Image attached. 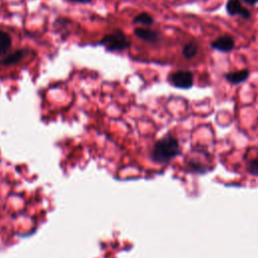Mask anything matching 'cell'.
<instances>
[{"instance_id":"obj_1","label":"cell","mask_w":258,"mask_h":258,"mask_svg":"<svg viewBox=\"0 0 258 258\" xmlns=\"http://www.w3.org/2000/svg\"><path fill=\"white\" fill-rule=\"evenodd\" d=\"M180 153L181 147L178 139L168 133L154 143L150 156L154 162L164 164L171 161Z\"/></svg>"},{"instance_id":"obj_2","label":"cell","mask_w":258,"mask_h":258,"mask_svg":"<svg viewBox=\"0 0 258 258\" xmlns=\"http://www.w3.org/2000/svg\"><path fill=\"white\" fill-rule=\"evenodd\" d=\"M100 43L110 51H122L130 46L127 35L121 30H116L106 35L101 39Z\"/></svg>"},{"instance_id":"obj_3","label":"cell","mask_w":258,"mask_h":258,"mask_svg":"<svg viewBox=\"0 0 258 258\" xmlns=\"http://www.w3.org/2000/svg\"><path fill=\"white\" fill-rule=\"evenodd\" d=\"M168 81L177 89L187 90L194 86V74L190 71L185 70L176 71L168 77Z\"/></svg>"},{"instance_id":"obj_4","label":"cell","mask_w":258,"mask_h":258,"mask_svg":"<svg viewBox=\"0 0 258 258\" xmlns=\"http://www.w3.org/2000/svg\"><path fill=\"white\" fill-rule=\"evenodd\" d=\"M226 11L229 15H239L244 19H250L251 12L245 8L240 0H228L226 4Z\"/></svg>"},{"instance_id":"obj_5","label":"cell","mask_w":258,"mask_h":258,"mask_svg":"<svg viewBox=\"0 0 258 258\" xmlns=\"http://www.w3.org/2000/svg\"><path fill=\"white\" fill-rule=\"evenodd\" d=\"M211 47L222 52H229L234 49L235 47V40L231 35L225 34L218 38H216L214 41L210 43Z\"/></svg>"},{"instance_id":"obj_6","label":"cell","mask_w":258,"mask_h":258,"mask_svg":"<svg viewBox=\"0 0 258 258\" xmlns=\"http://www.w3.org/2000/svg\"><path fill=\"white\" fill-rule=\"evenodd\" d=\"M134 34L147 41V42H157L159 40V37H160V34L157 32V31H154V30H151V29H148V28H142V27H137L134 29Z\"/></svg>"},{"instance_id":"obj_7","label":"cell","mask_w":258,"mask_h":258,"mask_svg":"<svg viewBox=\"0 0 258 258\" xmlns=\"http://www.w3.org/2000/svg\"><path fill=\"white\" fill-rule=\"evenodd\" d=\"M250 75L249 70L244 69V70H239V71H235V72H230L228 74L225 75V79L233 85H239L244 83L248 77Z\"/></svg>"},{"instance_id":"obj_8","label":"cell","mask_w":258,"mask_h":258,"mask_svg":"<svg viewBox=\"0 0 258 258\" xmlns=\"http://www.w3.org/2000/svg\"><path fill=\"white\" fill-rule=\"evenodd\" d=\"M27 50L26 49H19L16 50L15 52L7 55L6 57H4L3 59L0 60V64H5V66H9V64H13L16 63L18 61H20L22 58H24L27 54Z\"/></svg>"},{"instance_id":"obj_9","label":"cell","mask_w":258,"mask_h":258,"mask_svg":"<svg viewBox=\"0 0 258 258\" xmlns=\"http://www.w3.org/2000/svg\"><path fill=\"white\" fill-rule=\"evenodd\" d=\"M199 51V45L196 41H190L188 43H186L183 48H182V55L186 58V59H191L194 58Z\"/></svg>"},{"instance_id":"obj_10","label":"cell","mask_w":258,"mask_h":258,"mask_svg":"<svg viewBox=\"0 0 258 258\" xmlns=\"http://www.w3.org/2000/svg\"><path fill=\"white\" fill-rule=\"evenodd\" d=\"M11 43L10 35L5 31L0 30V54H5L9 50Z\"/></svg>"},{"instance_id":"obj_11","label":"cell","mask_w":258,"mask_h":258,"mask_svg":"<svg viewBox=\"0 0 258 258\" xmlns=\"http://www.w3.org/2000/svg\"><path fill=\"white\" fill-rule=\"evenodd\" d=\"M133 23L134 24H141V25H145V26H150L154 23V19L152 18V16L146 12H142L140 14H138L137 16H135V18L133 19Z\"/></svg>"},{"instance_id":"obj_12","label":"cell","mask_w":258,"mask_h":258,"mask_svg":"<svg viewBox=\"0 0 258 258\" xmlns=\"http://www.w3.org/2000/svg\"><path fill=\"white\" fill-rule=\"evenodd\" d=\"M246 170L249 174L258 177V157L252 158L247 161Z\"/></svg>"},{"instance_id":"obj_13","label":"cell","mask_w":258,"mask_h":258,"mask_svg":"<svg viewBox=\"0 0 258 258\" xmlns=\"http://www.w3.org/2000/svg\"><path fill=\"white\" fill-rule=\"evenodd\" d=\"M243 2L246 3V4H248V5L253 6V5H255L256 3H258V0H243Z\"/></svg>"},{"instance_id":"obj_14","label":"cell","mask_w":258,"mask_h":258,"mask_svg":"<svg viewBox=\"0 0 258 258\" xmlns=\"http://www.w3.org/2000/svg\"><path fill=\"white\" fill-rule=\"evenodd\" d=\"M71 2H76V3H89L92 0H69Z\"/></svg>"}]
</instances>
